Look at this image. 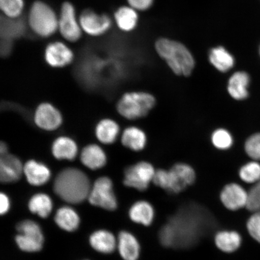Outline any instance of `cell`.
I'll return each mask as SVG.
<instances>
[{
	"instance_id": "cell-1",
	"label": "cell",
	"mask_w": 260,
	"mask_h": 260,
	"mask_svg": "<svg viewBox=\"0 0 260 260\" xmlns=\"http://www.w3.org/2000/svg\"><path fill=\"white\" fill-rule=\"evenodd\" d=\"M155 49L176 76L188 77L193 73L194 58L183 44L171 39L160 38L155 42Z\"/></svg>"
},
{
	"instance_id": "cell-2",
	"label": "cell",
	"mask_w": 260,
	"mask_h": 260,
	"mask_svg": "<svg viewBox=\"0 0 260 260\" xmlns=\"http://www.w3.org/2000/svg\"><path fill=\"white\" fill-rule=\"evenodd\" d=\"M54 190L67 203H80L88 198L90 190L89 178L77 169H65L55 179Z\"/></svg>"
},
{
	"instance_id": "cell-3",
	"label": "cell",
	"mask_w": 260,
	"mask_h": 260,
	"mask_svg": "<svg viewBox=\"0 0 260 260\" xmlns=\"http://www.w3.org/2000/svg\"><path fill=\"white\" fill-rule=\"evenodd\" d=\"M27 23L38 37L50 38L58 31V15L48 3L37 0L29 10Z\"/></svg>"
},
{
	"instance_id": "cell-4",
	"label": "cell",
	"mask_w": 260,
	"mask_h": 260,
	"mask_svg": "<svg viewBox=\"0 0 260 260\" xmlns=\"http://www.w3.org/2000/svg\"><path fill=\"white\" fill-rule=\"evenodd\" d=\"M157 103L152 93L145 91H133L121 96L117 104L120 115L130 121L145 118L153 109Z\"/></svg>"
},
{
	"instance_id": "cell-5",
	"label": "cell",
	"mask_w": 260,
	"mask_h": 260,
	"mask_svg": "<svg viewBox=\"0 0 260 260\" xmlns=\"http://www.w3.org/2000/svg\"><path fill=\"white\" fill-rule=\"evenodd\" d=\"M197 180V172L189 164L178 162L169 169L165 190L178 194L192 186Z\"/></svg>"
},
{
	"instance_id": "cell-6",
	"label": "cell",
	"mask_w": 260,
	"mask_h": 260,
	"mask_svg": "<svg viewBox=\"0 0 260 260\" xmlns=\"http://www.w3.org/2000/svg\"><path fill=\"white\" fill-rule=\"evenodd\" d=\"M156 170L154 165L147 161H141L129 166L124 172L123 183L125 186L138 191L148 189L153 183Z\"/></svg>"
},
{
	"instance_id": "cell-7",
	"label": "cell",
	"mask_w": 260,
	"mask_h": 260,
	"mask_svg": "<svg viewBox=\"0 0 260 260\" xmlns=\"http://www.w3.org/2000/svg\"><path fill=\"white\" fill-rule=\"evenodd\" d=\"M58 31L67 42L74 43L80 40L83 32L72 3L65 2L61 5L58 15Z\"/></svg>"
},
{
	"instance_id": "cell-8",
	"label": "cell",
	"mask_w": 260,
	"mask_h": 260,
	"mask_svg": "<svg viewBox=\"0 0 260 260\" xmlns=\"http://www.w3.org/2000/svg\"><path fill=\"white\" fill-rule=\"evenodd\" d=\"M19 235L16 242L22 251L28 252L40 251L43 246L44 236L40 226L34 221L26 220L16 227Z\"/></svg>"
},
{
	"instance_id": "cell-9",
	"label": "cell",
	"mask_w": 260,
	"mask_h": 260,
	"mask_svg": "<svg viewBox=\"0 0 260 260\" xmlns=\"http://www.w3.org/2000/svg\"><path fill=\"white\" fill-rule=\"evenodd\" d=\"M88 200L93 206L107 210H115L118 203L113 190L111 180L106 177L97 179L90 190Z\"/></svg>"
},
{
	"instance_id": "cell-10",
	"label": "cell",
	"mask_w": 260,
	"mask_h": 260,
	"mask_svg": "<svg viewBox=\"0 0 260 260\" xmlns=\"http://www.w3.org/2000/svg\"><path fill=\"white\" fill-rule=\"evenodd\" d=\"M83 32L92 37H100L111 29L113 21L106 14H99L92 9L84 10L79 16Z\"/></svg>"
},
{
	"instance_id": "cell-11",
	"label": "cell",
	"mask_w": 260,
	"mask_h": 260,
	"mask_svg": "<svg viewBox=\"0 0 260 260\" xmlns=\"http://www.w3.org/2000/svg\"><path fill=\"white\" fill-rule=\"evenodd\" d=\"M44 58L49 66L60 68L68 66L74 59L72 49L63 42L49 43L44 50Z\"/></svg>"
},
{
	"instance_id": "cell-12",
	"label": "cell",
	"mask_w": 260,
	"mask_h": 260,
	"mask_svg": "<svg viewBox=\"0 0 260 260\" xmlns=\"http://www.w3.org/2000/svg\"><path fill=\"white\" fill-rule=\"evenodd\" d=\"M248 197V191H246L241 185L236 183L225 185L220 191L219 196L223 206L232 211L246 207Z\"/></svg>"
},
{
	"instance_id": "cell-13",
	"label": "cell",
	"mask_w": 260,
	"mask_h": 260,
	"mask_svg": "<svg viewBox=\"0 0 260 260\" xmlns=\"http://www.w3.org/2000/svg\"><path fill=\"white\" fill-rule=\"evenodd\" d=\"M35 122L42 129L53 131L62 123V117L56 107L49 103H42L36 110Z\"/></svg>"
},
{
	"instance_id": "cell-14",
	"label": "cell",
	"mask_w": 260,
	"mask_h": 260,
	"mask_svg": "<svg viewBox=\"0 0 260 260\" xmlns=\"http://www.w3.org/2000/svg\"><path fill=\"white\" fill-rule=\"evenodd\" d=\"M24 168L15 155L6 154L0 159V180L3 183H12L20 179Z\"/></svg>"
},
{
	"instance_id": "cell-15",
	"label": "cell",
	"mask_w": 260,
	"mask_h": 260,
	"mask_svg": "<svg viewBox=\"0 0 260 260\" xmlns=\"http://www.w3.org/2000/svg\"><path fill=\"white\" fill-rule=\"evenodd\" d=\"M250 83L249 75L244 71H237L228 80L226 90L232 99L242 101L249 95L248 87Z\"/></svg>"
},
{
	"instance_id": "cell-16",
	"label": "cell",
	"mask_w": 260,
	"mask_h": 260,
	"mask_svg": "<svg viewBox=\"0 0 260 260\" xmlns=\"http://www.w3.org/2000/svg\"><path fill=\"white\" fill-rule=\"evenodd\" d=\"M121 142L122 145L129 150L141 152L147 146V135L144 129L138 126H128L122 133Z\"/></svg>"
},
{
	"instance_id": "cell-17",
	"label": "cell",
	"mask_w": 260,
	"mask_h": 260,
	"mask_svg": "<svg viewBox=\"0 0 260 260\" xmlns=\"http://www.w3.org/2000/svg\"><path fill=\"white\" fill-rule=\"evenodd\" d=\"M24 173L28 183L36 186L47 183L51 177L50 171L47 166L34 160L26 162Z\"/></svg>"
},
{
	"instance_id": "cell-18",
	"label": "cell",
	"mask_w": 260,
	"mask_h": 260,
	"mask_svg": "<svg viewBox=\"0 0 260 260\" xmlns=\"http://www.w3.org/2000/svg\"><path fill=\"white\" fill-rule=\"evenodd\" d=\"M120 255L124 260H138L141 246L136 237L127 232L119 233L117 243Z\"/></svg>"
},
{
	"instance_id": "cell-19",
	"label": "cell",
	"mask_w": 260,
	"mask_h": 260,
	"mask_svg": "<svg viewBox=\"0 0 260 260\" xmlns=\"http://www.w3.org/2000/svg\"><path fill=\"white\" fill-rule=\"evenodd\" d=\"M113 19L120 30L131 32L135 30L138 24V13L129 6H123L116 10Z\"/></svg>"
},
{
	"instance_id": "cell-20",
	"label": "cell",
	"mask_w": 260,
	"mask_h": 260,
	"mask_svg": "<svg viewBox=\"0 0 260 260\" xmlns=\"http://www.w3.org/2000/svg\"><path fill=\"white\" fill-rule=\"evenodd\" d=\"M209 60L213 67L221 73H226L232 70L235 64V57L222 46L211 49Z\"/></svg>"
},
{
	"instance_id": "cell-21",
	"label": "cell",
	"mask_w": 260,
	"mask_h": 260,
	"mask_svg": "<svg viewBox=\"0 0 260 260\" xmlns=\"http://www.w3.org/2000/svg\"><path fill=\"white\" fill-rule=\"evenodd\" d=\"M80 160L90 170H97L106 165L107 157L105 151L100 146L91 144L84 148L80 155Z\"/></svg>"
},
{
	"instance_id": "cell-22",
	"label": "cell",
	"mask_w": 260,
	"mask_h": 260,
	"mask_svg": "<svg viewBox=\"0 0 260 260\" xmlns=\"http://www.w3.org/2000/svg\"><path fill=\"white\" fill-rule=\"evenodd\" d=\"M129 218L133 222L144 226L151 225L155 218L153 206L146 201H139L130 208Z\"/></svg>"
},
{
	"instance_id": "cell-23",
	"label": "cell",
	"mask_w": 260,
	"mask_h": 260,
	"mask_svg": "<svg viewBox=\"0 0 260 260\" xmlns=\"http://www.w3.org/2000/svg\"><path fill=\"white\" fill-rule=\"evenodd\" d=\"M242 241L241 236L235 231H220L214 236L217 248L225 253L236 251L241 246Z\"/></svg>"
},
{
	"instance_id": "cell-24",
	"label": "cell",
	"mask_w": 260,
	"mask_h": 260,
	"mask_svg": "<svg viewBox=\"0 0 260 260\" xmlns=\"http://www.w3.org/2000/svg\"><path fill=\"white\" fill-rule=\"evenodd\" d=\"M76 143L72 139L60 137L56 140L52 146V152L58 160H73L77 154Z\"/></svg>"
},
{
	"instance_id": "cell-25",
	"label": "cell",
	"mask_w": 260,
	"mask_h": 260,
	"mask_svg": "<svg viewBox=\"0 0 260 260\" xmlns=\"http://www.w3.org/2000/svg\"><path fill=\"white\" fill-rule=\"evenodd\" d=\"M91 246L96 251L105 253L114 251L117 245L115 236L106 230H100L93 233L90 237Z\"/></svg>"
},
{
	"instance_id": "cell-26",
	"label": "cell",
	"mask_w": 260,
	"mask_h": 260,
	"mask_svg": "<svg viewBox=\"0 0 260 260\" xmlns=\"http://www.w3.org/2000/svg\"><path fill=\"white\" fill-rule=\"evenodd\" d=\"M119 126L113 120L105 119L101 121L96 127V136L104 144H112L119 135Z\"/></svg>"
},
{
	"instance_id": "cell-27",
	"label": "cell",
	"mask_w": 260,
	"mask_h": 260,
	"mask_svg": "<svg viewBox=\"0 0 260 260\" xmlns=\"http://www.w3.org/2000/svg\"><path fill=\"white\" fill-rule=\"evenodd\" d=\"M24 22L19 19H8L4 17L2 20V40L13 42L25 34Z\"/></svg>"
},
{
	"instance_id": "cell-28",
	"label": "cell",
	"mask_w": 260,
	"mask_h": 260,
	"mask_svg": "<svg viewBox=\"0 0 260 260\" xmlns=\"http://www.w3.org/2000/svg\"><path fill=\"white\" fill-rule=\"evenodd\" d=\"M55 222L61 229L67 232H72L79 227L80 218L73 209L63 207L57 210L55 216Z\"/></svg>"
},
{
	"instance_id": "cell-29",
	"label": "cell",
	"mask_w": 260,
	"mask_h": 260,
	"mask_svg": "<svg viewBox=\"0 0 260 260\" xmlns=\"http://www.w3.org/2000/svg\"><path fill=\"white\" fill-rule=\"evenodd\" d=\"M28 208L31 212L45 218L51 212L53 203L50 197L44 193H38L29 201Z\"/></svg>"
},
{
	"instance_id": "cell-30",
	"label": "cell",
	"mask_w": 260,
	"mask_h": 260,
	"mask_svg": "<svg viewBox=\"0 0 260 260\" xmlns=\"http://www.w3.org/2000/svg\"><path fill=\"white\" fill-rule=\"evenodd\" d=\"M233 136L229 129L220 127L214 130L210 135V142L213 147L220 151H226L234 144Z\"/></svg>"
},
{
	"instance_id": "cell-31",
	"label": "cell",
	"mask_w": 260,
	"mask_h": 260,
	"mask_svg": "<svg viewBox=\"0 0 260 260\" xmlns=\"http://www.w3.org/2000/svg\"><path fill=\"white\" fill-rule=\"evenodd\" d=\"M24 8V0H0V9L5 18H21Z\"/></svg>"
},
{
	"instance_id": "cell-32",
	"label": "cell",
	"mask_w": 260,
	"mask_h": 260,
	"mask_svg": "<svg viewBox=\"0 0 260 260\" xmlns=\"http://www.w3.org/2000/svg\"><path fill=\"white\" fill-rule=\"evenodd\" d=\"M239 176L246 183H258L260 180V164L255 160L246 162L239 169Z\"/></svg>"
},
{
	"instance_id": "cell-33",
	"label": "cell",
	"mask_w": 260,
	"mask_h": 260,
	"mask_svg": "<svg viewBox=\"0 0 260 260\" xmlns=\"http://www.w3.org/2000/svg\"><path fill=\"white\" fill-rule=\"evenodd\" d=\"M245 151L253 160H260V133H256L247 139Z\"/></svg>"
},
{
	"instance_id": "cell-34",
	"label": "cell",
	"mask_w": 260,
	"mask_h": 260,
	"mask_svg": "<svg viewBox=\"0 0 260 260\" xmlns=\"http://www.w3.org/2000/svg\"><path fill=\"white\" fill-rule=\"evenodd\" d=\"M246 208L249 211H260V180L248 191Z\"/></svg>"
},
{
	"instance_id": "cell-35",
	"label": "cell",
	"mask_w": 260,
	"mask_h": 260,
	"mask_svg": "<svg viewBox=\"0 0 260 260\" xmlns=\"http://www.w3.org/2000/svg\"><path fill=\"white\" fill-rule=\"evenodd\" d=\"M246 225L249 235L260 243V211L250 217Z\"/></svg>"
},
{
	"instance_id": "cell-36",
	"label": "cell",
	"mask_w": 260,
	"mask_h": 260,
	"mask_svg": "<svg viewBox=\"0 0 260 260\" xmlns=\"http://www.w3.org/2000/svg\"><path fill=\"white\" fill-rule=\"evenodd\" d=\"M130 7L137 11H147L153 5L154 0H126Z\"/></svg>"
},
{
	"instance_id": "cell-37",
	"label": "cell",
	"mask_w": 260,
	"mask_h": 260,
	"mask_svg": "<svg viewBox=\"0 0 260 260\" xmlns=\"http://www.w3.org/2000/svg\"><path fill=\"white\" fill-rule=\"evenodd\" d=\"M0 212L2 214H4L8 212L10 208V201L7 195L2 193L0 195Z\"/></svg>"
},
{
	"instance_id": "cell-38",
	"label": "cell",
	"mask_w": 260,
	"mask_h": 260,
	"mask_svg": "<svg viewBox=\"0 0 260 260\" xmlns=\"http://www.w3.org/2000/svg\"><path fill=\"white\" fill-rule=\"evenodd\" d=\"M0 153L1 155L8 154V147L5 143L2 142L1 146H0Z\"/></svg>"
}]
</instances>
